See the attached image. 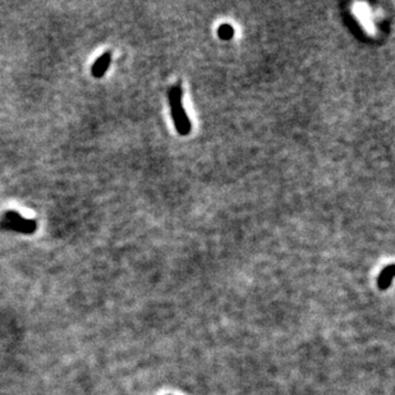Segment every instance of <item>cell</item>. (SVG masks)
Instances as JSON below:
<instances>
[{"label":"cell","instance_id":"cell-3","mask_svg":"<svg viewBox=\"0 0 395 395\" xmlns=\"http://www.w3.org/2000/svg\"><path fill=\"white\" fill-rule=\"evenodd\" d=\"M110 59H111V54L110 53H105L104 55H101L96 63L92 67V76L96 77V78H100V77L104 76L105 71L108 69L109 64H110Z\"/></svg>","mask_w":395,"mask_h":395},{"label":"cell","instance_id":"cell-5","mask_svg":"<svg viewBox=\"0 0 395 395\" xmlns=\"http://www.w3.org/2000/svg\"><path fill=\"white\" fill-rule=\"evenodd\" d=\"M234 30L232 26L229 25H223L219 27V37L224 38V40H229V38L233 37Z\"/></svg>","mask_w":395,"mask_h":395},{"label":"cell","instance_id":"cell-2","mask_svg":"<svg viewBox=\"0 0 395 395\" xmlns=\"http://www.w3.org/2000/svg\"><path fill=\"white\" fill-rule=\"evenodd\" d=\"M6 222L3 223V225H6L8 229L18 230L22 233H32L36 230V223L32 220L23 219L19 214H16L13 211L7 212L6 216H4Z\"/></svg>","mask_w":395,"mask_h":395},{"label":"cell","instance_id":"cell-1","mask_svg":"<svg viewBox=\"0 0 395 395\" xmlns=\"http://www.w3.org/2000/svg\"><path fill=\"white\" fill-rule=\"evenodd\" d=\"M169 101H170L173 119L175 128L181 135H188L191 129L190 120L182 105V89L181 86H174L169 90Z\"/></svg>","mask_w":395,"mask_h":395},{"label":"cell","instance_id":"cell-4","mask_svg":"<svg viewBox=\"0 0 395 395\" xmlns=\"http://www.w3.org/2000/svg\"><path fill=\"white\" fill-rule=\"evenodd\" d=\"M392 276H394V265L391 264V265L386 266V268H385L384 270L381 271V274H380L379 280H377L380 289L385 290L390 287V283H391V280H392Z\"/></svg>","mask_w":395,"mask_h":395}]
</instances>
